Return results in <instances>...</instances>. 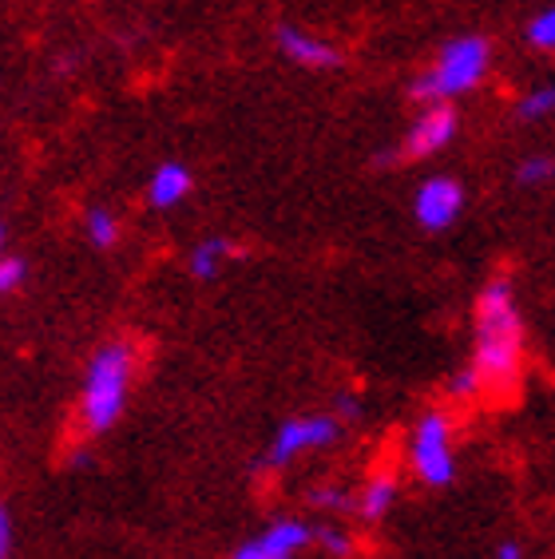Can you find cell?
Wrapping results in <instances>:
<instances>
[{
    "label": "cell",
    "instance_id": "cell-7",
    "mask_svg": "<svg viewBox=\"0 0 555 559\" xmlns=\"http://www.w3.org/2000/svg\"><path fill=\"white\" fill-rule=\"evenodd\" d=\"M457 128H460L457 108H449V104H428V108L413 119V128H409L405 147L401 151H405L409 159H433L437 151L449 147Z\"/></svg>",
    "mask_w": 555,
    "mask_h": 559
},
{
    "label": "cell",
    "instance_id": "cell-2",
    "mask_svg": "<svg viewBox=\"0 0 555 559\" xmlns=\"http://www.w3.org/2000/svg\"><path fill=\"white\" fill-rule=\"evenodd\" d=\"M131 377H135V345L131 342H107L92 354L84 369V385H80V425L87 437H99L119 420L128 405Z\"/></svg>",
    "mask_w": 555,
    "mask_h": 559
},
{
    "label": "cell",
    "instance_id": "cell-22",
    "mask_svg": "<svg viewBox=\"0 0 555 559\" xmlns=\"http://www.w3.org/2000/svg\"><path fill=\"white\" fill-rule=\"evenodd\" d=\"M357 413H362L357 397H350V393H345V397H338V417H357Z\"/></svg>",
    "mask_w": 555,
    "mask_h": 559
},
{
    "label": "cell",
    "instance_id": "cell-5",
    "mask_svg": "<svg viewBox=\"0 0 555 559\" xmlns=\"http://www.w3.org/2000/svg\"><path fill=\"white\" fill-rule=\"evenodd\" d=\"M338 417H294L286 420L282 429L274 432V441H270L267 452V464L270 468H286L290 461H298L302 452H314V449H330L338 441Z\"/></svg>",
    "mask_w": 555,
    "mask_h": 559
},
{
    "label": "cell",
    "instance_id": "cell-19",
    "mask_svg": "<svg viewBox=\"0 0 555 559\" xmlns=\"http://www.w3.org/2000/svg\"><path fill=\"white\" fill-rule=\"evenodd\" d=\"M449 393H452V397H460V401H469V397H476V393H484V377H481V369H476V366L460 369V373L449 381Z\"/></svg>",
    "mask_w": 555,
    "mask_h": 559
},
{
    "label": "cell",
    "instance_id": "cell-6",
    "mask_svg": "<svg viewBox=\"0 0 555 559\" xmlns=\"http://www.w3.org/2000/svg\"><path fill=\"white\" fill-rule=\"evenodd\" d=\"M460 211H464V187L449 175H433L416 191L413 215L425 230H449L460 218Z\"/></svg>",
    "mask_w": 555,
    "mask_h": 559
},
{
    "label": "cell",
    "instance_id": "cell-11",
    "mask_svg": "<svg viewBox=\"0 0 555 559\" xmlns=\"http://www.w3.org/2000/svg\"><path fill=\"white\" fill-rule=\"evenodd\" d=\"M235 254V247L226 242V238H203V242H194V250L187 254V270H191V278L199 282H211L219 278V270L223 262Z\"/></svg>",
    "mask_w": 555,
    "mask_h": 559
},
{
    "label": "cell",
    "instance_id": "cell-17",
    "mask_svg": "<svg viewBox=\"0 0 555 559\" xmlns=\"http://www.w3.org/2000/svg\"><path fill=\"white\" fill-rule=\"evenodd\" d=\"M28 278V262L16 254H0V294H16Z\"/></svg>",
    "mask_w": 555,
    "mask_h": 559
},
{
    "label": "cell",
    "instance_id": "cell-14",
    "mask_svg": "<svg viewBox=\"0 0 555 559\" xmlns=\"http://www.w3.org/2000/svg\"><path fill=\"white\" fill-rule=\"evenodd\" d=\"M516 111H520V119H528V123L547 119L555 111V84H544V87H535V92H528V96L516 104Z\"/></svg>",
    "mask_w": 555,
    "mask_h": 559
},
{
    "label": "cell",
    "instance_id": "cell-13",
    "mask_svg": "<svg viewBox=\"0 0 555 559\" xmlns=\"http://www.w3.org/2000/svg\"><path fill=\"white\" fill-rule=\"evenodd\" d=\"M84 235L92 247L111 250L119 242V215L111 206H87L84 211Z\"/></svg>",
    "mask_w": 555,
    "mask_h": 559
},
{
    "label": "cell",
    "instance_id": "cell-10",
    "mask_svg": "<svg viewBox=\"0 0 555 559\" xmlns=\"http://www.w3.org/2000/svg\"><path fill=\"white\" fill-rule=\"evenodd\" d=\"M191 191H194L191 167H187V163H179V159H167V163H160V167L151 171L143 199H147V206H155V211H175V206H179Z\"/></svg>",
    "mask_w": 555,
    "mask_h": 559
},
{
    "label": "cell",
    "instance_id": "cell-3",
    "mask_svg": "<svg viewBox=\"0 0 555 559\" xmlns=\"http://www.w3.org/2000/svg\"><path fill=\"white\" fill-rule=\"evenodd\" d=\"M488 64L492 44L484 36H457L440 48L437 64L409 84V96L421 99V104H445V99L469 96L472 87L488 75Z\"/></svg>",
    "mask_w": 555,
    "mask_h": 559
},
{
    "label": "cell",
    "instance_id": "cell-12",
    "mask_svg": "<svg viewBox=\"0 0 555 559\" xmlns=\"http://www.w3.org/2000/svg\"><path fill=\"white\" fill-rule=\"evenodd\" d=\"M397 500V476L393 473H377L369 485L362 488V496H357V512H362V520H381L389 508H393Z\"/></svg>",
    "mask_w": 555,
    "mask_h": 559
},
{
    "label": "cell",
    "instance_id": "cell-16",
    "mask_svg": "<svg viewBox=\"0 0 555 559\" xmlns=\"http://www.w3.org/2000/svg\"><path fill=\"white\" fill-rule=\"evenodd\" d=\"M528 44L540 52H555V9H544L528 24Z\"/></svg>",
    "mask_w": 555,
    "mask_h": 559
},
{
    "label": "cell",
    "instance_id": "cell-8",
    "mask_svg": "<svg viewBox=\"0 0 555 559\" xmlns=\"http://www.w3.org/2000/svg\"><path fill=\"white\" fill-rule=\"evenodd\" d=\"M274 40H278V52L286 56L290 64L310 68V72H330V68H342V52H338L326 36L306 33V28H298V24H278Z\"/></svg>",
    "mask_w": 555,
    "mask_h": 559
},
{
    "label": "cell",
    "instance_id": "cell-18",
    "mask_svg": "<svg viewBox=\"0 0 555 559\" xmlns=\"http://www.w3.org/2000/svg\"><path fill=\"white\" fill-rule=\"evenodd\" d=\"M555 175V163L547 159V155H532V159H523L520 163V171H516V179H520L523 187H540L547 183Z\"/></svg>",
    "mask_w": 555,
    "mask_h": 559
},
{
    "label": "cell",
    "instance_id": "cell-21",
    "mask_svg": "<svg viewBox=\"0 0 555 559\" xmlns=\"http://www.w3.org/2000/svg\"><path fill=\"white\" fill-rule=\"evenodd\" d=\"M12 556V520H9V508L0 504V559Z\"/></svg>",
    "mask_w": 555,
    "mask_h": 559
},
{
    "label": "cell",
    "instance_id": "cell-20",
    "mask_svg": "<svg viewBox=\"0 0 555 559\" xmlns=\"http://www.w3.org/2000/svg\"><path fill=\"white\" fill-rule=\"evenodd\" d=\"M310 504L330 508V512H345V508H357V500H350V492H342V488H314Z\"/></svg>",
    "mask_w": 555,
    "mask_h": 559
},
{
    "label": "cell",
    "instance_id": "cell-9",
    "mask_svg": "<svg viewBox=\"0 0 555 559\" xmlns=\"http://www.w3.org/2000/svg\"><path fill=\"white\" fill-rule=\"evenodd\" d=\"M310 539H314V527H306L302 520H278L262 536L246 539L231 559H294Z\"/></svg>",
    "mask_w": 555,
    "mask_h": 559
},
{
    "label": "cell",
    "instance_id": "cell-24",
    "mask_svg": "<svg viewBox=\"0 0 555 559\" xmlns=\"http://www.w3.org/2000/svg\"><path fill=\"white\" fill-rule=\"evenodd\" d=\"M0 254H4V230H0Z\"/></svg>",
    "mask_w": 555,
    "mask_h": 559
},
{
    "label": "cell",
    "instance_id": "cell-15",
    "mask_svg": "<svg viewBox=\"0 0 555 559\" xmlns=\"http://www.w3.org/2000/svg\"><path fill=\"white\" fill-rule=\"evenodd\" d=\"M314 539H318L321 548L330 551V556H338V559L353 556V536H350V532H345V527H338V524L314 527Z\"/></svg>",
    "mask_w": 555,
    "mask_h": 559
},
{
    "label": "cell",
    "instance_id": "cell-1",
    "mask_svg": "<svg viewBox=\"0 0 555 559\" xmlns=\"http://www.w3.org/2000/svg\"><path fill=\"white\" fill-rule=\"evenodd\" d=\"M472 366L481 369L484 393H508L520 381L523 366V322L516 310L512 282H488L476 301V354Z\"/></svg>",
    "mask_w": 555,
    "mask_h": 559
},
{
    "label": "cell",
    "instance_id": "cell-23",
    "mask_svg": "<svg viewBox=\"0 0 555 559\" xmlns=\"http://www.w3.org/2000/svg\"><path fill=\"white\" fill-rule=\"evenodd\" d=\"M496 559H523V548L508 539V544H500V548H496Z\"/></svg>",
    "mask_w": 555,
    "mask_h": 559
},
{
    "label": "cell",
    "instance_id": "cell-4",
    "mask_svg": "<svg viewBox=\"0 0 555 559\" xmlns=\"http://www.w3.org/2000/svg\"><path fill=\"white\" fill-rule=\"evenodd\" d=\"M409 464L416 480L428 488H445L457 476V456H452V425L445 413H425L416 420L413 441H409Z\"/></svg>",
    "mask_w": 555,
    "mask_h": 559
}]
</instances>
